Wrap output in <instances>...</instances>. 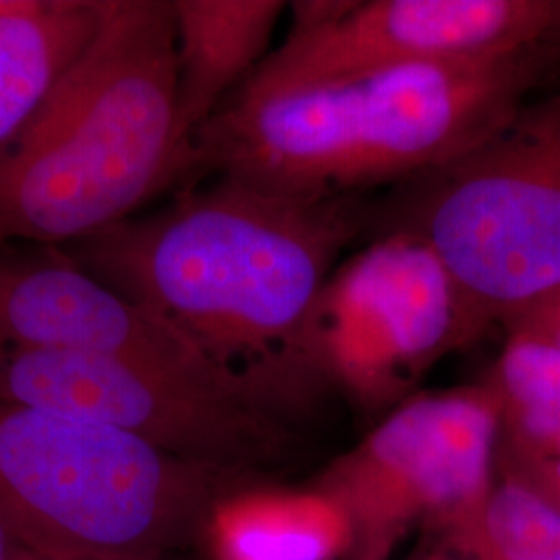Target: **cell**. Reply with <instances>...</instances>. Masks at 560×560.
Here are the masks:
<instances>
[{"label":"cell","instance_id":"5bb4252c","mask_svg":"<svg viewBox=\"0 0 560 560\" xmlns=\"http://www.w3.org/2000/svg\"><path fill=\"white\" fill-rule=\"evenodd\" d=\"M501 355L486 382L501 405V455L560 459V349L521 330H504Z\"/></svg>","mask_w":560,"mask_h":560},{"label":"cell","instance_id":"7c38bea8","mask_svg":"<svg viewBox=\"0 0 560 560\" xmlns=\"http://www.w3.org/2000/svg\"><path fill=\"white\" fill-rule=\"evenodd\" d=\"M201 544L212 560H349L353 532L339 502L312 483L260 478L212 509Z\"/></svg>","mask_w":560,"mask_h":560},{"label":"cell","instance_id":"52a82bcc","mask_svg":"<svg viewBox=\"0 0 560 560\" xmlns=\"http://www.w3.org/2000/svg\"><path fill=\"white\" fill-rule=\"evenodd\" d=\"M501 441V405L488 382L416 393L312 486L347 513L349 560H393L418 527L444 536L480 509L499 480Z\"/></svg>","mask_w":560,"mask_h":560},{"label":"cell","instance_id":"5b68a950","mask_svg":"<svg viewBox=\"0 0 560 560\" xmlns=\"http://www.w3.org/2000/svg\"><path fill=\"white\" fill-rule=\"evenodd\" d=\"M372 237L425 241L483 328L560 289V75L459 159L395 185Z\"/></svg>","mask_w":560,"mask_h":560},{"label":"cell","instance_id":"ffe728a7","mask_svg":"<svg viewBox=\"0 0 560 560\" xmlns=\"http://www.w3.org/2000/svg\"><path fill=\"white\" fill-rule=\"evenodd\" d=\"M27 560H71V559H48V557H40V555H32ZM156 560H175V557H168V559H156Z\"/></svg>","mask_w":560,"mask_h":560},{"label":"cell","instance_id":"30bf717a","mask_svg":"<svg viewBox=\"0 0 560 560\" xmlns=\"http://www.w3.org/2000/svg\"><path fill=\"white\" fill-rule=\"evenodd\" d=\"M0 347L120 358L237 390L161 316L55 245L0 247Z\"/></svg>","mask_w":560,"mask_h":560},{"label":"cell","instance_id":"8fae6325","mask_svg":"<svg viewBox=\"0 0 560 560\" xmlns=\"http://www.w3.org/2000/svg\"><path fill=\"white\" fill-rule=\"evenodd\" d=\"M177 60V127L187 150L270 55L282 0H171Z\"/></svg>","mask_w":560,"mask_h":560},{"label":"cell","instance_id":"9c48e42d","mask_svg":"<svg viewBox=\"0 0 560 560\" xmlns=\"http://www.w3.org/2000/svg\"><path fill=\"white\" fill-rule=\"evenodd\" d=\"M560 0H353L289 34L237 92L275 94L361 73L559 40Z\"/></svg>","mask_w":560,"mask_h":560},{"label":"cell","instance_id":"ba28073f","mask_svg":"<svg viewBox=\"0 0 560 560\" xmlns=\"http://www.w3.org/2000/svg\"><path fill=\"white\" fill-rule=\"evenodd\" d=\"M0 399L101 423L183 459L268 476L300 455V430L221 382L136 361L0 347Z\"/></svg>","mask_w":560,"mask_h":560},{"label":"cell","instance_id":"2e32d148","mask_svg":"<svg viewBox=\"0 0 560 560\" xmlns=\"http://www.w3.org/2000/svg\"><path fill=\"white\" fill-rule=\"evenodd\" d=\"M502 328L536 335L560 349V289L557 293L529 305L515 318L504 322Z\"/></svg>","mask_w":560,"mask_h":560},{"label":"cell","instance_id":"e0dca14e","mask_svg":"<svg viewBox=\"0 0 560 560\" xmlns=\"http://www.w3.org/2000/svg\"><path fill=\"white\" fill-rule=\"evenodd\" d=\"M499 469L520 476L521 480L532 483L544 499L552 502L560 511V459L559 460H520L499 457Z\"/></svg>","mask_w":560,"mask_h":560},{"label":"cell","instance_id":"4fadbf2b","mask_svg":"<svg viewBox=\"0 0 560 560\" xmlns=\"http://www.w3.org/2000/svg\"><path fill=\"white\" fill-rule=\"evenodd\" d=\"M98 20V0H0V145L78 62Z\"/></svg>","mask_w":560,"mask_h":560},{"label":"cell","instance_id":"3957f363","mask_svg":"<svg viewBox=\"0 0 560 560\" xmlns=\"http://www.w3.org/2000/svg\"><path fill=\"white\" fill-rule=\"evenodd\" d=\"M92 42L0 145V247H69L183 185L171 0H98Z\"/></svg>","mask_w":560,"mask_h":560},{"label":"cell","instance_id":"8992f818","mask_svg":"<svg viewBox=\"0 0 560 560\" xmlns=\"http://www.w3.org/2000/svg\"><path fill=\"white\" fill-rule=\"evenodd\" d=\"M486 328L434 249L386 231L345 256L307 324V353L322 384L365 413H388L425 374Z\"/></svg>","mask_w":560,"mask_h":560},{"label":"cell","instance_id":"7a4b0ae2","mask_svg":"<svg viewBox=\"0 0 560 560\" xmlns=\"http://www.w3.org/2000/svg\"><path fill=\"white\" fill-rule=\"evenodd\" d=\"M559 75L560 42L550 40L289 92H235L191 141L180 189L222 177L337 200L395 187L480 145Z\"/></svg>","mask_w":560,"mask_h":560},{"label":"cell","instance_id":"6da1fadb","mask_svg":"<svg viewBox=\"0 0 560 560\" xmlns=\"http://www.w3.org/2000/svg\"><path fill=\"white\" fill-rule=\"evenodd\" d=\"M370 222L361 196L300 200L214 177L62 249L173 326L245 399L298 428L326 390L307 324Z\"/></svg>","mask_w":560,"mask_h":560},{"label":"cell","instance_id":"ac0fdd59","mask_svg":"<svg viewBox=\"0 0 560 560\" xmlns=\"http://www.w3.org/2000/svg\"><path fill=\"white\" fill-rule=\"evenodd\" d=\"M34 552L21 546V541L13 536L7 523L0 520V560H27Z\"/></svg>","mask_w":560,"mask_h":560},{"label":"cell","instance_id":"277c9868","mask_svg":"<svg viewBox=\"0 0 560 560\" xmlns=\"http://www.w3.org/2000/svg\"><path fill=\"white\" fill-rule=\"evenodd\" d=\"M266 476L183 459L101 423L0 399V520L34 555L156 560L201 544L219 502Z\"/></svg>","mask_w":560,"mask_h":560},{"label":"cell","instance_id":"9a60e30c","mask_svg":"<svg viewBox=\"0 0 560 560\" xmlns=\"http://www.w3.org/2000/svg\"><path fill=\"white\" fill-rule=\"evenodd\" d=\"M441 538L463 560H560V511L532 483L499 469L480 509Z\"/></svg>","mask_w":560,"mask_h":560},{"label":"cell","instance_id":"d6986e66","mask_svg":"<svg viewBox=\"0 0 560 560\" xmlns=\"http://www.w3.org/2000/svg\"><path fill=\"white\" fill-rule=\"evenodd\" d=\"M413 560H463L457 557V555H453L451 550H444V552H436V555H430V557H421V559Z\"/></svg>","mask_w":560,"mask_h":560}]
</instances>
